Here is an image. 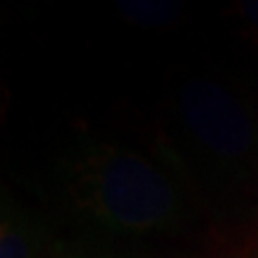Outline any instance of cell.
<instances>
[{
    "label": "cell",
    "instance_id": "cell-1",
    "mask_svg": "<svg viewBox=\"0 0 258 258\" xmlns=\"http://www.w3.org/2000/svg\"><path fill=\"white\" fill-rule=\"evenodd\" d=\"M74 196L86 213L117 232L163 230L179 218V196L165 172L141 153L110 144L79 158Z\"/></svg>",
    "mask_w": 258,
    "mask_h": 258
},
{
    "label": "cell",
    "instance_id": "cell-2",
    "mask_svg": "<svg viewBox=\"0 0 258 258\" xmlns=\"http://www.w3.org/2000/svg\"><path fill=\"white\" fill-rule=\"evenodd\" d=\"M182 112L196 137L215 156L239 158L253 146V120L230 91L211 79H196L182 91Z\"/></svg>",
    "mask_w": 258,
    "mask_h": 258
},
{
    "label": "cell",
    "instance_id": "cell-3",
    "mask_svg": "<svg viewBox=\"0 0 258 258\" xmlns=\"http://www.w3.org/2000/svg\"><path fill=\"white\" fill-rule=\"evenodd\" d=\"M38 230L27 213L17 208L3 211L0 225V258H38Z\"/></svg>",
    "mask_w": 258,
    "mask_h": 258
},
{
    "label": "cell",
    "instance_id": "cell-4",
    "mask_svg": "<svg viewBox=\"0 0 258 258\" xmlns=\"http://www.w3.org/2000/svg\"><path fill=\"white\" fill-rule=\"evenodd\" d=\"M122 15L129 22L163 27L182 15V0H117Z\"/></svg>",
    "mask_w": 258,
    "mask_h": 258
},
{
    "label": "cell",
    "instance_id": "cell-5",
    "mask_svg": "<svg viewBox=\"0 0 258 258\" xmlns=\"http://www.w3.org/2000/svg\"><path fill=\"white\" fill-rule=\"evenodd\" d=\"M50 258H89V253L82 249H74V246H57Z\"/></svg>",
    "mask_w": 258,
    "mask_h": 258
},
{
    "label": "cell",
    "instance_id": "cell-6",
    "mask_svg": "<svg viewBox=\"0 0 258 258\" xmlns=\"http://www.w3.org/2000/svg\"><path fill=\"white\" fill-rule=\"evenodd\" d=\"M241 8L246 12V17H249L253 24H258V0H241Z\"/></svg>",
    "mask_w": 258,
    "mask_h": 258
},
{
    "label": "cell",
    "instance_id": "cell-7",
    "mask_svg": "<svg viewBox=\"0 0 258 258\" xmlns=\"http://www.w3.org/2000/svg\"><path fill=\"white\" fill-rule=\"evenodd\" d=\"M101 258H117V256H101Z\"/></svg>",
    "mask_w": 258,
    "mask_h": 258
}]
</instances>
